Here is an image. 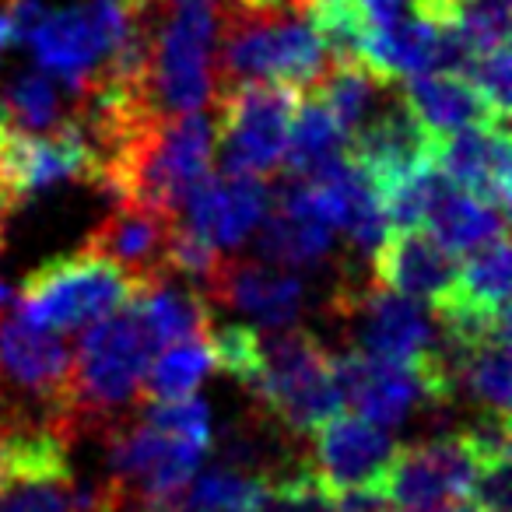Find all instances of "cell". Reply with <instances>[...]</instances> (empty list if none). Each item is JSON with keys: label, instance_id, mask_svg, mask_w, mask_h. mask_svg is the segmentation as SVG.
Returning <instances> with one entry per match:
<instances>
[{"label": "cell", "instance_id": "8fae6325", "mask_svg": "<svg viewBox=\"0 0 512 512\" xmlns=\"http://www.w3.org/2000/svg\"><path fill=\"white\" fill-rule=\"evenodd\" d=\"M71 369L74 351L50 330L32 327L11 309L0 316V386L22 393L43 411L67 439H78L71 421Z\"/></svg>", "mask_w": 512, "mask_h": 512}, {"label": "cell", "instance_id": "52a82bcc", "mask_svg": "<svg viewBox=\"0 0 512 512\" xmlns=\"http://www.w3.org/2000/svg\"><path fill=\"white\" fill-rule=\"evenodd\" d=\"M327 316L348 337L351 351L397 365H421L439 344L428 313L414 299L365 285L344 271L327 299Z\"/></svg>", "mask_w": 512, "mask_h": 512}, {"label": "cell", "instance_id": "44dd1931", "mask_svg": "<svg viewBox=\"0 0 512 512\" xmlns=\"http://www.w3.org/2000/svg\"><path fill=\"white\" fill-rule=\"evenodd\" d=\"M127 302L137 309L141 323L148 327L155 348H169V344L190 341V337H207L214 327L211 302L193 285L176 281L172 274L134 285Z\"/></svg>", "mask_w": 512, "mask_h": 512}, {"label": "cell", "instance_id": "ac0fdd59", "mask_svg": "<svg viewBox=\"0 0 512 512\" xmlns=\"http://www.w3.org/2000/svg\"><path fill=\"white\" fill-rule=\"evenodd\" d=\"M435 137L418 123V116L400 102H383L362 127L351 134L348 158L372 179L379 193L390 190L397 179L432 162Z\"/></svg>", "mask_w": 512, "mask_h": 512}, {"label": "cell", "instance_id": "ab89813d", "mask_svg": "<svg viewBox=\"0 0 512 512\" xmlns=\"http://www.w3.org/2000/svg\"><path fill=\"white\" fill-rule=\"evenodd\" d=\"M4 228H8V207L0 200V242H4Z\"/></svg>", "mask_w": 512, "mask_h": 512}, {"label": "cell", "instance_id": "8992f818", "mask_svg": "<svg viewBox=\"0 0 512 512\" xmlns=\"http://www.w3.org/2000/svg\"><path fill=\"white\" fill-rule=\"evenodd\" d=\"M130 278L85 249L53 256L22 281L15 313L50 334L88 330L130 299Z\"/></svg>", "mask_w": 512, "mask_h": 512}, {"label": "cell", "instance_id": "b9f144b4", "mask_svg": "<svg viewBox=\"0 0 512 512\" xmlns=\"http://www.w3.org/2000/svg\"><path fill=\"white\" fill-rule=\"evenodd\" d=\"M397 512H411V509H397Z\"/></svg>", "mask_w": 512, "mask_h": 512}, {"label": "cell", "instance_id": "603a6c76", "mask_svg": "<svg viewBox=\"0 0 512 512\" xmlns=\"http://www.w3.org/2000/svg\"><path fill=\"white\" fill-rule=\"evenodd\" d=\"M256 253L264 264L281 271H323L334 260V228L271 204L260 221Z\"/></svg>", "mask_w": 512, "mask_h": 512}, {"label": "cell", "instance_id": "f1b7e54d", "mask_svg": "<svg viewBox=\"0 0 512 512\" xmlns=\"http://www.w3.org/2000/svg\"><path fill=\"white\" fill-rule=\"evenodd\" d=\"M271 484L264 477L242 474L228 467H207L193 484H186L190 512H264Z\"/></svg>", "mask_w": 512, "mask_h": 512}, {"label": "cell", "instance_id": "e575fe53", "mask_svg": "<svg viewBox=\"0 0 512 512\" xmlns=\"http://www.w3.org/2000/svg\"><path fill=\"white\" fill-rule=\"evenodd\" d=\"M463 78L484 95L498 120H509V102H512V60H509V43L484 50L474 57V64L467 67Z\"/></svg>", "mask_w": 512, "mask_h": 512}, {"label": "cell", "instance_id": "8d00e7d4", "mask_svg": "<svg viewBox=\"0 0 512 512\" xmlns=\"http://www.w3.org/2000/svg\"><path fill=\"white\" fill-rule=\"evenodd\" d=\"M330 512H386V498L379 491H337L330 495Z\"/></svg>", "mask_w": 512, "mask_h": 512}, {"label": "cell", "instance_id": "6da1fadb", "mask_svg": "<svg viewBox=\"0 0 512 512\" xmlns=\"http://www.w3.org/2000/svg\"><path fill=\"white\" fill-rule=\"evenodd\" d=\"M214 120L204 113L162 116L148 123L95 179L116 200H137L162 214H176L183 197L211 176Z\"/></svg>", "mask_w": 512, "mask_h": 512}, {"label": "cell", "instance_id": "3957f363", "mask_svg": "<svg viewBox=\"0 0 512 512\" xmlns=\"http://www.w3.org/2000/svg\"><path fill=\"white\" fill-rule=\"evenodd\" d=\"M155 351L148 327L130 302L88 327L71 369L74 432H102L116 421H127V414L141 404L144 372Z\"/></svg>", "mask_w": 512, "mask_h": 512}, {"label": "cell", "instance_id": "1f68e13d", "mask_svg": "<svg viewBox=\"0 0 512 512\" xmlns=\"http://www.w3.org/2000/svg\"><path fill=\"white\" fill-rule=\"evenodd\" d=\"M141 421L151 425L155 432L169 435L176 442L197 449H211L214 428H211V407L207 400L183 397V400H148V407L141 411Z\"/></svg>", "mask_w": 512, "mask_h": 512}, {"label": "cell", "instance_id": "ffe728a7", "mask_svg": "<svg viewBox=\"0 0 512 512\" xmlns=\"http://www.w3.org/2000/svg\"><path fill=\"white\" fill-rule=\"evenodd\" d=\"M376 267V281L383 288H393L397 295L407 299H439L456 278L460 256L442 249L421 228H404V232H390L383 246L372 256Z\"/></svg>", "mask_w": 512, "mask_h": 512}, {"label": "cell", "instance_id": "d6a6232c", "mask_svg": "<svg viewBox=\"0 0 512 512\" xmlns=\"http://www.w3.org/2000/svg\"><path fill=\"white\" fill-rule=\"evenodd\" d=\"M207 341H211L214 369H221L242 390H249L260 372V330L246 327V323H225V327H211Z\"/></svg>", "mask_w": 512, "mask_h": 512}, {"label": "cell", "instance_id": "74e56055", "mask_svg": "<svg viewBox=\"0 0 512 512\" xmlns=\"http://www.w3.org/2000/svg\"><path fill=\"white\" fill-rule=\"evenodd\" d=\"M242 11H295V15H302L299 0H246Z\"/></svg>", "mask_w": 512, "mask_h": 512}, {"label": "cell", "instance_id": "f546056e", "mask_svg": "<svg viewBox=\"0 0 512 512\" xmlns=\"http://www.w3.org/2000/svg\"><path fill=\"white\" fill-rule=\"evenodd\" d=\"M0 512H81L71 467L29 470L0 484Z\"/></svg>", "mask_w": 512, "mask_h": 512}, {"label": "cell", "instance_id": "60d3db41", "mask_svg": "<svg viewBox=\"0 0 512 512\" xmlns=\"http://www.w3.org/2000/svg\"><path fill=\"white\" fill-rule=\"evenodd\" d=\"M127 8H144V4H151V0H123Z\"/></svg>", "mask_w": 512, "mask_h": 512}, {"label": "cell", "instance_id": "9a60e30c", "mask_svg": "<svg viewBox=\"0 0 512 512\" xmlns=\"http://www.w3.org/2000/svg\"><path fill=\"white\" fill-rule=\"evenodd\" d=\"M207 302L253 316L267 330L299 327L306 309V288L299 274L278 271L264 260H225L221 256L204 288Z\"/></svg>", "mask_w": 512, "mask_h": 512}, {"label": "cell", "instance_id": "7402d4cb", "mask_svg": "<svg viewBox=\"0 0 512 512\" xmlns=\"http://www.w3.org/2000/svg\"><path fill=\"white\" fill-rule=\"evenodd\" d=\"M404 106L418 116V123L432 137L456 134L463 127H481V123H509V120H498L495 109L484 102V95L463 74H446V71L407 78Z\"/></svg>", "mask_w": 512, "mask_h": 512}, {"label": "cell", "instance_id": "7c38bea8", "mask_svg": "<svg viewBox=\"0 0 512 512\" xmlns=\"http://www.w3.org/2000/svg\"><path fill=\"white\" fill-rule=\"evenodd\" d=\"M102 481L120 498H155L179 491L197 477L204 449L176 442L144 421H116L102 428Z\"/></svg>", "mask_w": 512, "mask_h": 512}, {"label": "cell", "instance_id": "484cf974", "mask_svg": "<svg viewBox=\"0 0 512 512\" xmlns=\"http://www.w3.org/2000/svg\"><path fill=\"white\" fill-rule=\"evenodd\" d=\"M341 155H348V137L341 134V127L327 113V106L309 95L306 102L295 106L292 130H288L285 144V162L281 165H285L292 179H313L316 172H323Z\"/></svg>", "mask_w": 512, "mask_h": 512}, {"label": "cell", "instance_id": "9c48e42d", "mask_svg": "<svg viewBox=\"0 0 512 512\" xmlns=\"http://www.w3.org/2000/svg\"><path fill=\"white\" fill-rule=\"evenodd\" d=\"M134 8L123 0H78L57 11H43L25 43L39 67L74 95L106 67L109 53L123 39Z\"/></svg>", "mask_w": 512, "mask_h": 512}, {"label": "cell", "instance_id": "5b68a950", "mask_svg": "<svg viewBox=\"0 0 512 512\" xmlns=\"http://www.w3.org/2000/svg\"><path fill=\"white\" fill-rule=\"evenodd\" d=\"M253 407L285 428L292 439L313 435L341 414V390L330 369V351L306 327L260 334V372L249 386Z\"/></svg>", "mask_w": 512, "mask_h": 512}, {"label": "cell", "instance_id": "4dcf8cb0", "mask_svg": "<svg viewBox=\"0 0 512 512\" xmlns=\"http://www.w3.org/2000/svg\"><path fill=\"white\" fill-rule=\"evenodd\" d=\"M449 186V179L439 172L435 162L418 165L414 172H407L404 179L390 186V190L379 193L383 200V214L390 232H404V228H421L432 211V204L439 200V193Z\"/></svg>", "mask_w": 512, "mask_h": 512}, {"label": "cell", "instance_id": "f35d334b", "mask_svg": "<svg viewBox=\"0 0 512 512\" xmlns=\"http://www.w3.org/2000/svg\"><path fill=\"white\" fill-rule=\"evenodd\" d=\"M435 512H477L470 502H453V505H442V509H435Z\"/></svg>", "mask_w": 512, "mask_h": 512}, {"label": "cell", "instance_id": "7a4b0ae2", "mask_svg": "<svg viewBox=\"0 0 512 512\" xmlns=\"http://www.w3.org/2000/svg\"><path fill=\"white\" fill-rule=\"evenodd\" d=\"M330 53L295 11H242L218 4L214 95L249 81L309 92L323 78Z\"/></svg>", "mask_w": 512, "mask_h": 512}, {"label": "cell", "instance_id": "cb8c5ba5", "mask_svg": "<svg viewBox=\"0 0 512 512\" xmlns=\"http://www.w3.org/2000/svg\"><path fill=\"white\" fill-rule=\"evenodd\" d=\"M425 221L428 235L453 256H467L505 235V214L453 183L439 193Z\"/></svg>", "mask_w": 512, "mask_h": 512}, {"label": "cell", "instance_id": "e0dca14e", "mask_svg": "<svg viewBox=\"0 0 512 512\" xmlns=\"http://www.w3.org/2000/svg\"><path fill=\"white\" fill-rule=\"evenodd\" d=\"M172 218L176 214H162L137 200H116L113 211L85 235L81 249L109 260L116 271L127 274L130 285H144L169 274L165 246H169Z\"/></svg>", "mask_w": 512, "mask_h": 512}, {"label": "cell", "instance_id": "d590c367", "mask_svg": "<svg viewBox=\"0 0 512 512\" xmlns=\"http://www.w3.org/2000/svg\"><path fill=\"white\" fill-rule=\"evenodd\" d=\"M467 502L477 512H512V460L477 467Z\"/></svg>", "mask_w": 512, "mask_h": 512}, {"label": "cell", "instance_id": "2e32d148", "mask_svg": "<svg viewBox=\"0 0 512 512\" xmlns=\"http://www.w3.org/2000/svg\"><path fill=\"white\" fill-rule=\"evenodd\" d=\"M271 190L256 176H204L179 204L176 218L204 235L214 249H239L260 228Z\"/></svg>", "mask_w": 512, "mask_h": 512}, {"label": "cell", "instance_id": "4fadbf2b", "mask_svg": "<svg viewBox=\"0 0 512 512\" xmlns=\"http://www.w3.org/2000/svg\"><path fill=\"white\" fill-rule=\"evenodd\" d=\"M477 463L460 435H435V439L397 446L393 467L383 481L386 505L425 512L442 505L467 502Z\"/></svg>", "mask_w": 512, "mask_h": 512}, {"label": "cell", "instance_id": "277c9868", "mask_svg": "<svg viewBox=\"0 0 512 512\" xmlns=\"http://www.w3.org/2000/svg\"><path fill=\"white\" fill-rule=\"evenodd\" d=\"M218 0H155L144 99L155 116L200 113L214 102Z\"/></svg>", "mask_w": 512, "mask_h": 512}, {"label": "cell", "instance_id": "5bb4252c", "mask_svg": "<svg viewBox=\"0 0 512 512\" xmlns=\"http://www.w3.org/2000/svg\"><path fill=\"white\" fill-rule=\"evenodd\" d=\"M397 456V442L383 425H372L362 414H334L313 432V456L309 467L320 484L337 491H379Z\"/></svg>", "mask_w": 512, "mask_h": 512}, {"label": "cell", "instance_id": "d6986e66", "mask_svg": "<svg viewBox=\"0 0 512 512\" xmlns=\"http://www.w3.org/2000/svg\"><path fill=\"white\" fill-rule=\"evenodd\" d=\"M509 127L505 123H481V127H463L456 134L435 137L432 162L446 179H453L460 190L484 204L509 211Z\"/></svg>", "mask_w": 512, "mask_h": 512}, {"label": "cell", "instance_id": "836d02e7", "mask_svg": "<svg viewBox=\"0 0 512 512\" xmlns=\"http://www.w3.org/2000/svg\"><path fill=\"white\" fill-rule=\"evenodd\" d=\"M264 512H330V491L320 484L309 460L271 481V498Z\"/></svg>", "mask_w": 512, "mask_h": 512}, {"label": "cell", "instance_id": "30bf717a", "mask_svg": "<svg viewBox=\"0 0 512 512\" xmlns=\"http://www.w3.org/2000/svg\"><path fill=\"white\" fill-rule=\"evenodd\" d=\"M95 172H99L95 151L71 116L46 134H18L11 127L0 130V200L8 214L22 211L29 200L74 179L92 186Z\"/></svg>", "mask_w": 512, "mask_h": 512}, {"label": "cell", "instance_id": "83f0119b", "mask_svg": "<svg viewBox=\"0 0 512 512\" xmlns=\"http://www.w3.org/2000/svg\"><path fill=\"white\" fill-rule=\"evenodd\" d=\"M214 369L211 341L190 337V341L169 344L158 355L155 365H148L141 386V400H183L200 386V379Z\"/></svg>", "mask_w": 512, "mask_h": 512}, {"label": "cell", "instance_id": "4316f807", "mask_svg": "<svg viewBox=\"0 0 512 512\" xmlns=\"http://www.w3.org/2000/svg\"><path fill=\"white\" fill-rule=\"evenodd\" d=\"M67 102V88H60V81L39 67L15 74L0 88V120L18 134H46L67 120Z\"/></svg>", "mask_w": 512, "mask_h": 512}, {"label": "cell", "instance_id": "ba28073f", "mask_svg": "<svg viewBox=\"0 0 512 512\" xmlns=\"http://www.w3.org/2000/svg\"><path fill=\"white\" fill-rule=\"evenodd\" d=\"M299 95L271 81H249L214 95V148L228 176L264 179L281 169Z\"/></svg>", "mask_w": 512, "mask_h": 512}, {"label": "cell", "instance_id": "d4e9b609", "mask_svg": "<svg viewBox=\"0 0 512 512\" xmlns=\"http://www.w3.org/2000/svg\"><path fill=\"white\" fill-rule=\"evenodd\" d=\"M393 88L383 85L376 74L358 60H330L323 78L309 88L316 102L327 106V113L334 116V123L341 127V134L351 141L358 127L383 106V95H390Z\"/></svg>", "mask_w": 512, "mask_h": 512}]
</instances>
